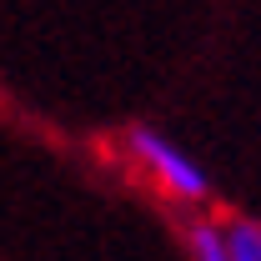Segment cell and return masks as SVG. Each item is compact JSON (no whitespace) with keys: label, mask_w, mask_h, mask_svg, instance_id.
I'll return each mask as SVG.
<instances>
[{"label":"cell","mask_w":261,"mask_h":261,"mask_svg":"<svg viewBox=\"0 0 261 261\" xmlns=\"http://www.w3.org/2000/svg\"><path fill=\"white\" fill-rule=\"evenodd\" d=\"M221 236H226V261H261V226L256 221H231Z\"/></svg>","instance_id":"obj_2"},{"label":"cell","mask_w":261,"mask_h":261,"mask_svg":"<svg viewBox=\"0 0 261 261\" xmlns=\"http://www.w3.org/2000/svg\"><path fill=\"white\" fill-rule=\"evenodd\" d=\"M126 146H130V156L166 186V196H176V201H186V206H206V201H211L206 171H201L181 146H171L166 136H156L151 126H130L126 130Z\"/></svg>","instance_id":"obj_1"}]
</instances>
